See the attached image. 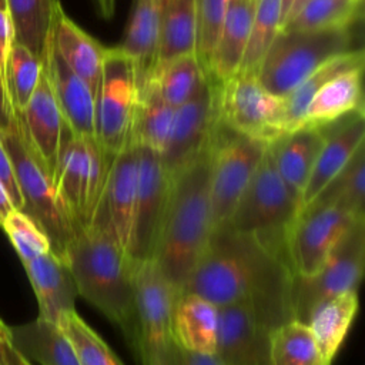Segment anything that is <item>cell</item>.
I'll use <instances>...</instances> for the list:
<instances>
[{
    "mask_svg": "<svg viewBox=\"0 0 365 365\" xmlns=\"http://www.w3.org/2000/svg\"><path fill=\"white\" fill-rule=\"evenodd\" d=\"M294 272L287 257L228 224L217 225L182 291L218 308L245 307L269 329L292 319Z\"/></svg>",
    "mask_w": 365,
    "mask_h": 365,
    "instance_id": "1",
    "label": "cell"
},
{
    "mask_svg": "<svg viewBox=\"0 0 365 365\" xmlns=\"http://www.w3.org/2000/svg\"><path fill=\"white\" fill-rule=\"evenodd\" d=\"M211 148L212 143L170 175L167 204L151 258L178 291H182L214 230Z\"/></svg>",
    "mask_w": 365,
    "mask_h": 365,
    "instance_id": "2",
    "label": "cell"
},
{
    "mask_svg": "<svg viewBox=\"0 0 365 365\" xmlns=\"http://www.w3.org/2000/svg\"><path fill=\"white\" fill-rule=\"evenodd\" d=\"M64 261L77 292L94 305L134 344V259L103 228L78 227L68 242Z\"/></svg>",
    "mask_w": 365,
    "mask_h": 365,
    "instance_id": "3",
    "label": "cell"
},
{
    "mask_svg": "<svg viewBox=\"0 0 365 365\" xmlns=\"http://www.w3.org/2000/svg\"><path fill=\"white\" fill-rule=\"evenodd\" d=\"M11 124L0 131V140L10 157L21 192V212L29 215L48 237L51 251L64 259V252L74 237L70 220L56 190L53 173L31 144L19 113L13 108Z\"/></svg>",
    "mask_w": 365,
    "mask_h": 365,
    "instance_id": "4",
    "label": "cell"
},
{
    "mask_svg": "<svg viewBox=\"0 0 365 365\" xmlns=\"http://www.w3.org/2000/svg\"><path fill=\"white\" fill-rule=\"evenodd\" d=\"M351 50H355L351 24L279 31L261 60L255 76L271 94L285 97L321 64Z\"/></svg>",
    "mask_w": 365,
    "mask_h": 365,
    "instance_id": "5",
    "label": "cell"
},
{
    "mask_svg": "<svg viewBox=\"0 0 365 365\" xmlns=\"http://www.w3.org/2000/svg\"><path fill=\"white\" fill-rule=\"evenodd\" d=\"M299 210V197L281 178L267 145L250 184L225 224L259 238L285 255V235Z\"/></svg>",
    "mask_w": 365,
    "mask_h": 365,
    "instance_id": "6",
    "label": "cell"
},
{
    "mask_svg": "<svg viewBox=\"0 0 365 365\" xmlns=\"http://www.w3.org/2000/svg\"><path fill=\"white\" fill-rule=\"evenodd\" d=\"M111 158L101 150L96 138L76 135L64 121L53 178L76 230L90 221L100 200Z\"/></svg>",
    "mask_w": 365,
    "mask_h": 365,
    "instance_id": "7",
    "label": "cell"
},
{
    "mask_svg": "<svg viewBox=\"0 0 365 365\" xmlns=\"http://www.w3.org/2000/svg\"><path fill=\"white\" fill-rule=\"evenodd\" d=\"M137 100L138 83L133 58L120 47L106 48L96 93L94 138L107 155L114 157L131 145Z\"/></svg>",
    "mask_w": 365,
    "mask_h": 365,
    "instance_id": "8",
    "label": "cell"
},
{
    "mask_svg": "<svg viewBox=\"0 0 365 365\" xmlns=\"http://www.w3.org/2000/svg\"><path fill=\"white\" fill-rule=\"evenodd\" d=\"M365 267V217L358 218L309 277H292V319L308 322L314 309L328 298L358 291Z\"/></svg>",
    "mask_w": 365,
    "mask_h": 365,
    "instance_id": "9",
    "label": "cell"
},
{
    "mask_svg": "<svg viewBox=\"0 0 365 365\" xmlns=\"http://www.w3.org/2000/svg\"><path fill=\"white\" fill-rule=\"evenodd\" d=\"M218 121L237 134L271 144L287 133L284 98L264 88L255 73H235L220 84Z\"/></svg>",
    "mask_w": 365,
    "mask_h": 365,
    "instance_id": "10",
    "label": "cell"
},
{
    "mask_svg": "<svg viewBox=\"0 0 365 365\" xmlns=\"http://www.w3.org/2000/svg\"><path fill=\"white\" fill-rule=\"evenodd\" d=\"M134 346L143 365H154L174 342L173 308L178 289L153 258L134 259Z\"/></svg>",
    "mask_w": 365,
    "mask_h": 365,
    "instance_id": "11",
    "label": "cell"
},
{
    "mask_svg": "<svg viewBox=\"0 0 365 365\" xmlns=\"http://www.w3.org/2000/svg\"><path fill=\"white\" fill-rule=\"evenodd\" d=\"M268 144L218 124L211 148L210 192L214 228L225 224L250 184Z\"/></svg>",
    "mask_w": 365,
    "mask_h": 365,
    "instance_id": "12",
    "label": "cell"
},
{
    "mask_svg": "<svg viewBox=\"0 0 365 365\" xmlns=\"http://www.w3.org/2000/svg\"><path fill=\"white\" fill-rule=\"evenodd\" d=\"M365 215L309 202L298 211L285 235V257L298 277L315 274L352 224Z\"/></svg>",
    "mask_w": 365,
    "mask_h": 365,
    "instance_id": "13",
    "label": "cell"
},
{
    "mask_svg": "<svg viewBox=\"0 0 365 365\" xmlns=\"http://www.w3.org/2000/svg\"><path fill=\"white\" fill-rule=\"evenodd\" d=\"M220 84L205 74L195 94L175 108L171 134L161 161L171 175L194 160L211 143L218 128Z\"/></svg>",
    "mask_w": 365,
    "mask_h": 365,
    "instance_id": "14",
    "label": "cell"
},
{
    "mask_svg": "<svg viewBox=\"0 0 365 365\" xmlns=\"http://www.w3.org/2000/svg\"><path fill=\"white\" fill-rule=\"evenodd\" d=\"M138 157V180L128 255L133 259L153 257L170 190V174L161 155L147 147L135 145Z\"/></svg>",
    "mask_w": 365,
    "mask_h": 365,
    "instance_id": "15",
    "label": "cell"
},
{
    "mask_svg": "<svg viewBox=\"0 0 365 365\" xmlns=\"http://www.w3.org/2000/svg\"><path fill=\"white\" fill-rule=\"evenodd\" d=\"M137 180V148L128 145L111 158L100 200L87 222L106 230L125 251L133 228Z\"/></svg>",
    "mask_w": 365,
    "mask_h": 365,
    "instance_id": "16",
    "label": "cell"
},
{
    "mask_svg": "<svg viewBox=\"0 0 365 365\" xmlns=\"http://www.w3.org/2000/svg\"><path fill=\"white\" fill-rule=\"evenodd\" d=\"M41 64L66 124L76 135L94 138L96 94L61 58L51 34Z\"/></svg>",
    "mask_w": 365,
    "mask_h": 365,
    "instance_id": "17",
    "label": "cell"
},
{
    "mask_svg": "<svg viewBox=\"0 0 365 365\" xmlns=\"http://www.w3.org/2000/svg\"><path fill=\"white\" fill-rule=\"evenodd\" d=\"M220 335L215 355L222 365H271L269 328L245 307L220 308Z\"/></svg>",
    "mask_w": 365,
    "mask_h": 365,
    "instance_id": "18",
    "label": "cell"
},
{
    "mask_svg": "<svg viewBox=\"0 0 365 365\" xmlns=\"http://www.w3.org/2000/svg\"><path fill=\"white\" fill-rule=\"evenodd\" d=\"M21 264L36 294L40 318L57 324L63 315L76 311L78 292L63 258L48 251Z\"/></svg>",
    "mask_w": 365,
    "mask_h": 365,
    "instance_id": "19",
    "label": "cell"
},
{
    "mask_svg": "<svg viewBox=\"0 0 365 365\" xmlns=\"http://www.w3.org/2000/svg\"><path fill=\"white\" fill-rule=\"evenodd\" d=\"M220 308L207 298L180 291L173 308V338L184 349L215 354L220 335Z\"/></svg>",
    "mask_w": 365,
    "mask_h": 365,
    "instance_id": "20",
    "label": "cell"
},
{
    "mask_svg": "<svg viewBox=\"0 0 365 365\" xmlns=\"http://www.w3.org/2000/svg\"><path fill=\"white\" fill-rule=\"evenodd\" d=\"M24 124L27 135L51 173H54L60 148L63 115L41 64L40 80L23 110H16Z\"/></svg>",
    "mask_w": 365,
    "mask_h": 365,
    "instance_id": "21",
    "label": "cell"
},
{
    "mask_svg": "<svg viewBox=\"0 0 365 365\" xmlns=\"http://www.w3.org/2000/svg\"><path fill=\"white\" fill-rule=\"evenodd\" d=\"M324 143V128L302 125L268 144L277 171L299 200Z\"/></svg>",
    "mask_w": 365,
    "mask_h": 365,
    "instance_id": "22",
    "label": "cell"
},
{
    "mask_svg": "<svg viewBox=\"0 0 365 365\" xmlns=\"http://www.w3.org/2000/svg\"><path fill=\"white\" fill-rule=\"evenodd\" d=\"M364 137V113H355L348 123L338 127L331 134H325V143L301 195V207L311 202L332 178L339 174L355 151L365 143Z\"/></svg>",
    "mask_w": 365,
    "mask_h": 365,
    "instance_id": "23",
    "label": "cell"
},
{
    "mask_svg": "<svg viewBox=\"0 0 365 365\" xmlns=\"http://www.w3.org/2000/svg\"><path fill=\"white\" fill-rule=\"evenodd\" d=\"M255 3L257 0H228L207 73L218 83L228 80L241 66L251 33Z\"/></svg>",
    "mask_w": 365,
    "mask_h": 365,
    "instance_id": "24",
    "label": "cell"
},
{
    "mask_svg": "<svg viewBox=\"0 0 365 365\" xmlns=\"http://www.w3.org/2000/svg\"><path fill=\"white\" fill-rule=\"evenodd\" d=\"M51 38L61 58L96 94L100 84L106 47L67 17L61 4L56 10Z\"/></svg>",
    "mask_w": 365,
    "mask_h": 365,
    "instance_id": "25",
    "label": "cell"
},
{
    "mask_svg": "<svg viewBox=\"0 0 365 365\" xmlns=\"http://www.w3.org/2000/svg\"><path fill=\"white\" fill-rule=\"evenodd\" d=\"M362 71L348 70L325 81L311 98L302 125L324 128L346 114L364 113Z\"/></svg>",
    "mask_w": 365,
    "mask_h": 365,
    "instance_id": "26",
    "label": "cell"
},
{
    "mask_svg": "<svg viewBox=\"0 0 365 365\" xmlns=\"http://www.w3.org/2000/svg\"><path fill=\"white\" fill-rule=\"evenodd\" d=\"M163 6L160 0H135L124 41L120 46L135 64L138 88L157 66Z\"/></svg>",
    "mask_w": 365,
    "mask_h": 365,
    "instance_id": "27",
    "label": "cell"
},
{
    "mask_svg": "<svg viewBox=\"0 0 365 365\" xmlns=\"http://www.w3.org/2000/svg\"><path fill=\"white\" fill-rule=\"evenodd\" d=\"M16 348L27 361L40 365H80L71 342L58 324L37 318L29 324L10 327Z\"/></svg>",
    "mask_w": 365,
    "mask_h": 365,
    "instance_id": "28",
    "label": "cell"
},
{
    "mask_svg": "<svg viewBox=\"0 0 365 365\" xmlns=\"http://www.w3.org/2000/svg\"><path fill=\"white\" fill-rule=\"evenodd\" d=\"M358 291H346L321 302L311 314L307 325L325 358L332 364L358 314Z\"/></svg>",
    "mask_w": 365,
    "mask_h": 365,
    "instance_id": "29",
    "label": "cell"
},
{
    "mask_svg": "<svg viewBox=\"0 0 365 365\" xmlns=\"http://www.w3.org/2000/svg\"><path fill=\"white\" fill-rule=\"evenodd\" d=\"M174 115L175 107L165 103L150 83L143 84L138 88L131 145L147 147L161 155L171 134Z\"/></svg>",
    "mask_w": 365,
    "mask_h": 365,
    "instance_id": "30",
    "label": "cell"
},
{
    "mask_svg": "<svg viewBox=\"0 0 365 365\" xmlns=\"http://www.w3.org/2000/svg\"><path fill=\"white\" fill-rule=\"evenodd\" d=\"M58 0H6L13 41L27 47L40 61L51 34Z\"/></svg>",
    "mask_w": 365,
    "mask_h": 365,
    "instance_id": "31",
    "label": "cell"
},
{
    "mask_svg": "<svg viewBox=\"0 0 365 365\" xmlns=\"http://www.w3.org/2000/svg\"><path fill=\"white\" fill-rule=\"evenodd\" d=\"M194 0H165L161 11L157 64L195 54Z\"/></svg>",
    "mask_w": 365,
    "mask_h": 365,
    "instance_id": "32",
    "label": "cell"
},
{
    "mask_svg": "<svg viewBox=\"0 0 365 365\" xmlns=\"http://www.w3.org/2000/svg\"><path fill=\"white\" fill-rule=\"evenodd\" d=\"M354 68H364V50L355 48L321 64L314 73H311L294 91L284 98L287 133L298 127H302L305 110L317 93V90L332 77Z\"/></svg>",
    "mask_w": 365,
    "mask_h": 365,
    "instance_id": "33",
    "label": "cell"
},
{
    "mask_svg": "<svg viewBox=\"0 0 365 365\" xmlns=\"http://www.w3.org/2000/svg\"><path fill=\"white\" fill-rule=\"evenodd\" d=\"M271 365H331L322 356L309 327L288 319L269 331Z\"/></svg>",
    "mask_w": 365,
    "mask_h": 365,
    "instance_id": "34",
    "label": "cell"
},
{
    "mask_svg": "<svg viewBox=\"0 0 365 365\" xmlns=\"http://www.w3.org/2000/svg\"><path fill=\"white\" fill-rule=\"evenodd\" d=\"M205 74L197 56L185 54L158 63L145 83H150L165 103L177 108L195 94Z\"/></svg>",
    "mask_w": 365,
    "mask_h": 365,
    "instance_id": "35",
    "label": "cell"
},
{
    "mask_svg": "<svg viewBox=\"0 0 365 365\" xmlns=\"http://www.w3.org/2000/svg\"><path fill=\"white\" fill-rule=\"evenodd\" d=\"M311 202L335 205L355 215H365V143Z\"/></svg>",
    "mask_w": 365,
    "mask_h": 365,
    "instance_id": "36",
    "label": "cell"
},
{
    "mask_svg": "<svg viewBox=\"0 0 365 365\" xmlns=\"http://www.w3.org/2000/svg\"><path fill=\"white\" fill-rule=\"evenodd\" d=\"M362 0H305L279 31L317 30L352 24Z\"/></svg>",
    "mask_w": 365,
    "mask_h": 365,
    "instance_id": "37",
    "label": "cell"
},
{
    "mask_svg": "<svg viewBox=\"0 0 365 365\" xmlns=\"http://www.w3.org/2000/svg\"><path fill=\"white\" fill-rule=\"evenodd\" d=\"M41 74V61L23 44L13 41L4 66L6 90L14 110L29 103Z\"/></svg>",
    "mask_w": 365,
    "mask_h": 365,
    "instance_id": "38",
    "label": "cell"
},
{
    "mask_svg": "<svg viewBox=\"0 0 365 365\" xmlns=\"http://www.w3.org/2000/svg\"><path fill=\"white\" fill-rule=\"evenodd\" d=\"M281 30V0H257L248 44L237 73H257L268 47Z\"/></svg>",
    "mask_w": 365,
    "mask_h": 365,
    "instance_id": "39",
    "label": "cell"
},
{
    "mask_svg": "<svg viewBox=\"0 0 365 365\" xmlns=\"http://www.w3.org/2000/svg\"><path fill=\"white\" fill-rule=\"evenodd\" d=\"M73 345L80 365H123L107 342L76 312H68L57 322Z\"/></svg>",
    "mask_w": 365,
    "mask_h": 365,
    "instance_id": "40",
    "label": "cell"
},
{
    "mask_svg": "<svg viewBox=\"0 0 365 365\" xmlns=\"http://www.w3.org/2000/svg\"><path fill=\"white\" fill-rule=\"evenodd\" d=\"M228 0H194L195 11V56L202 70L208 73L211 54L222 24Z\"/></svg>",
    "mask_w": 365,
    "mask_h": 365,
    "instance_id": "41",
    "label": "cell"
},
{
    "mask_svg": "<svg viewBox=\"0 0 365 365\" xmlns=\"http://www.w3.org/2000/svg\"><path fill=\"white\" fill-rule=\"evenodd\" d=\"M1 227L21 262L51 251L50 240L46 232L29 215L19 210H13L3 221Z\"/></svg>",
    "mask_w": 365,
    "mask_h": 365,
    "instance_id": "42",
    "label": "cell"
},
{
    "mask_svg": "<svg viewBox=\"0 0 365 365\" xmlns=\"http://www.w3.org/2000/svg\"><path fill=\"white\" fill-rule=\"evenodd\" d=\"M154 365H222V362L215 354L188 351L174 341Z\"/></svg>",
    "mask_w": 365,
    "mask_h": 365,
    "instance_id": "43",
    "label": "cell"
},
{
    "mask_svg": "<svg viewBox=\"0 0 365 365\" xmlns=\"http://www.w3.org/2000/svg\"><path fill=\"white\" fill-rule=\"evenodd\" d=\"M0 184L6 190L14 210H21L23 207V198L21 192L16 180V174L10 161V157L0 140Z\"/></svg>",
    "mask_w": 365,
    "mask_h": 365,
    "instance_id": "44",
    "label": "cell"
},
{
    "mask_svg": "<svg viewBox=\"0 0 365 365\" xmlns=\"http://www.w3.org/2000/svg\"><path fill=\"white\" fill-rule=\"evenodd\" d=\"M0 365H33L16 348L10 327L0 319Z\"/></svg>",
    "mask_w": 365,
    "mask_h": 365,
    "instance_id": "45",
    "label": "cell"
},
{
    "mask_svg": "<svg viewBox=\"0 0 365 365\" xmlns=\"http://www.w3.org/2000/svg\"><path fill=\"white\" fill-rule=\"evenodd\" d=\"M13 43V27L6 9H0V71L4 76V66Z\"/></svg>",
    "mask_w": 365,
    "mask_h": 365,
    "instance_id": "46",
    "label": "cell"
},
{
    "mask_svg": "<svg viewBox=\"0 0 365 365\" xmlns=\"http://www.w3.org/2000/svg\"><path fill=\"white\" fill-rule=\"evenodd\" d=\"M13 107L6 90V83H4V76L0 71V131L6 130L13 120Z\"/></svg>",
    "mask_w": 365,
    "mask_h": 365,
    "instance_id": "47",
    "label": "cell"
},
{
    "mask_svg": "<svg viewBox=\"0 0 365 365\" xmlns=\"http://www.w3.org/2000/svg\"><path fill=\"white\" fill-rule=\"evenodd\" d=\"M14 210L6 190L3 188V185L0 184V225L3 224V221L6 220V217Z\"/></svg>",
    "mask_w": 365,
    "mask_h": 365,
    "instance_id": "48",
    "label": "cell"
},
{
    "mask_svg": "<svg viewBox=\"0 0 365 365\" xmlns=\"http://www.w3.org/2000/svg\"><path fill=\"white\" fill-rule=\"evenodd\" d=\"M97 7L104 19H110L115 10V0H97Z\"/></svg>",
    "mask_w": 365,
    "mask_h": 365,
    "instance_id": "49",
    "label": "cell"
},
{
    "mask_svg": "<svg viewBox=\"0 0 365 365\" xmlns=\"http://www.w3.org/2000/svg\"><path fill=\"white\" fill-rule=\"evenodd\" d=\"M295 1L297 0H281V29H282L284 23L287 21V19L289 17Z\"/></svg>",
    "mask_w": 365,
    "mask_h": 365,
    "instance_id": "50",
    "label": "cell"
},
{
    "mask_svg": "<svg viewBox=\"0 0 365 365\" xmlns=\"http://www.w3.org/2000/svg\"><path fill=\"white\" fill-rule=\"evenodd\" d=\"M304 1H305V0H297V1H295V4H294V7H292V11H291V14H292V13H294V11H295V10H297V9H298V7H299V6L304 3ZM291 14H289V16H291ZM287 20H288V19H287Z\"/></svg>",
    "mask_w": 365,
    "mask_h": 365,
    "instance_id": "51",
    "label": "cell"
},
{
    "mask_svg": "<svg viewBox=\"0 0 365 365\" xmlns=\"http://www.w3.org/2000/svg\"><path fill=\"white\" fill-rule=\"evenodd\" d=\"M0 9H6V0H0Z\"/></svg>",
    "mask_w": 365,
    "mask_h": 365,
    "instance_id": "52",
    "label": "cell"
},
{
    "mask_svg": "<svg viewBox=\"0 0 365 365\" xmlns=\"http://www.w3.org/2000/svg\"><path fill=\"white\" fill-rule=\"evenodd\" d=\"M160 1H161V3H163V4H164V3H165V0H160Z\"/></svg>",
    "mask_w": 365,
    "mask_h": 365,
    "instance_id": "53",
    "label": "cell"
}]
</instances>
